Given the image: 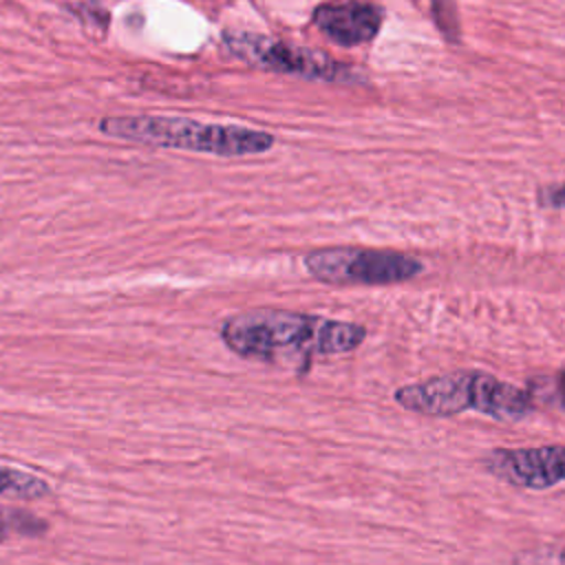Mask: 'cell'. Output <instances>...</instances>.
Listing matches in <instances>:
<instances>
[{
    "label": "cell",
    "instance_id": "obj_4",
    "mask_svg": "<svg viewBox=\"0 0 565 565\" xmlns=\"http://www.w3.org/2000/svg\"><path fill=\"white\" fill-rule=\"evenodd\" d=\"M309 276L331 287H384L417 278L424 263L411 254L377 247H320L302 256Z\"/></svg>",
    "mask_w": 565,
    "mask_h": 565
},
{
    "label": "cell",
    "instance_id": "obj_10",
    "mask_svg": "<svg viewBox=\"0 0 565 565\" xmlns=\"http://www.w3.org/2000/svg\"><path fill=\"white\" fill-rule=\"evenodd\" d=\"M539 201L547 207H556V210H565V181L550 185L545 190H541Z\"/></svg>",
    "mask_w": 565,
    "mask_h": 565
},
{
    "label": "cell",
    "instance_id": "obj_2",
    "mask_svg": "<svg viewBox=\"0 0 565 565\" xmlns=\"http://www.w3.org/2000/svg\"><path fill=\"white\" fill-rule=\"evenodd\" d=\"M534 395L492 373L461 369L411 382L393 391V399L408 413L424 417H455L466 411L497 422H519L534 411Z\"/></svg>",
    "mask_w": 565,
    "mask_h": 565
},
{
    "label": "cell",
    "instance_id": "obj_5",
    "mask_svg": "<svg viewBox=\"0 0 565 565\" xmlns=\"http://www.w3.org/2000/svg\"><path fill=\"white\" fill-rule=\"evenodd\" d=\"M225 44L236 57L274 73L298 75L305 79H320V82H338V84L358 79L353 68L335 62L333 57L316 49H307V46H298V44H289L282 40H271L254 33H227Z\"/></svg>",
    "mask_w": 565,
    "mask_h": 565
},
{
    "label": "cell",
    "instance_id": "obj_12",
    "mask_svg": "<svg viewBox=\"0 0 565 565\" xmlns=\"http://www.w3.org/2000/svg\"><path fill=\"white\" fill-rule=\"evenodd\" d=\"M9 523H11V521H7V519L0 516V541L4 539V534H7V530H9Z\"/></svg>",
    "mask_w": 565,
    "mask_h": 565
},
{
    "label": "cell",
    "instance_id": "obj_8",
    "mask_svg": "<svg viewBox=\"0 0 565 565\" xmlns=\"http://www.w3.org/2000/svg\"><path fill=\"white\" fill-rule=\"evenodd\" d=\"M51 492L49 483L35 475L0 466V497L40 499Z\"/></svg>",
    "mask_w": 565,
    "mask_h": 565
},
{
    "label": "cell",
    "instance_id": "obj_11",
    "mask_svg": "<svg viewBox=\"0 0 565 565\" xmlns=\"http://www.w3.org/2000/svg\"><path fill=\"white\" fill-rule=\"evenodd\" d=\"M552 393H554V402L558 404V408L565 411V369H561L554 380H552Z\"/></svg>",
    "mask_w": 565,
    "mask_h": 565
},
{
    "label": "cell",
    "instance_id": "obj_7",
    "mask_svg": "<svg viewBox=\"0 0 565 565\" xmlns=\"http://www.w3.org/2000/svg\"><path fill=\"white\" fill-rule=\"evenodd\" d=\"M313 24L331 42L355 46L375 38L382 26V9L364 0L324 2L313 11Z\"/></svg>",
    "mask_w": 565,
    "mask_h": 565
},
{
    "label": "cell",
    "instance_id": "obj_9",
    "mask_svg": "<svg viewBox=\"0 0 565 565\" xmlns=\"http://www.w3.org/2000/svg\"><path fill=\"white\" fill-rule=\"evenodd\" d=\"M514 565H565V543L521 550L514 554Z\"/></svg>",
    "mask_w": 565,
    "mask_h": 565
},
{
    "label": "cell",
    "instance_id": "obj_1",
    "mask_svg": "<svg viewBox=\"0 0 565 565\" xmlns=\"http://www.w3.org/2000/svg\"><path fill=\"white\" fill-rule=\"evenodd\" d=\"M364 338V324L271 307L234 313L221 324V340L232 353L298 371H307L316 358L351 353Z\"/></svg>",
    "mask_w": 565,
    "mask_h": 565
},
{
    "label": "cell",
    "instance_id": "obj_3",
    "mask_svg": "<svg viewBox=\"0 0 565 565\" xmlns=\"http://www.w3.org/2000/svg\"><path fill=\"white\" fill-rule=\"evenodd\" d=\"M99 130L108 137L139 141L163 148L194 150L218 157L260 154L274 146V135L245 126L201 124L183 117H154V115H126L106 117Z\"/></svg>",
    "mask_w": 565,
    "mask_h": 565
},
{
    "label": "cell",
    "instance_id": "obj_6",
    "mask_svg": "<svg viewBox=\"0 0 565 565\" xmlns=\"http://www.w3.org/2000/svg\"><path fill=\"white\" fill-rule=\"evenodd\" d=\"M479 463L494 479L523 490H550L565 483V444L492 448L481 455Z\"/></svg>",
    "mask_w": 565,
    "mask_h": 565
}]
</instances>
